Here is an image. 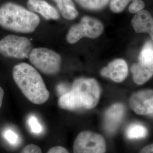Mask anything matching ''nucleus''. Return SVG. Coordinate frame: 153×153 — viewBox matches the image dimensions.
<instances>
[{
  "label": "nucleus",
  "mask_w": 153,
  "mask_h": 153,
  "mask_svg": "<svg viewBox=\"0 0 153 153\" xmlns=\"http://www.w3.org/2000/svg\"><path fill=\"white\" fill-rule=\"evenodd\" d=\"M100 93L95 79L79 78L73 82L71 89L60 96L58 105L61 109L69 111L93 109L98 104Z\"/></svg>",
  "instance_id": "f257e3e1"
},
{
  "label": "nucleus",
  "mask_w": 153,
  "mask_h": 153,
  "mask_svg": "<svg viewBox=\"0 0 153 153\" xmlns=\"http://www.w3.org/2000/svg\"><path fill=\"white\" fill-rule=\"evenodd\" d=\"M149 33H150V36H151V38L152 39V40H153V26H152V27L151 28V30H150V31H149Z\"/></svg>",
  "instance_id": "bb28decb"
},
{
  "label": "nucleus",
  "mask_w": 153,
  "mask_h": 153,
  "mask_svg": "<svg viewBox=\"0 0 153 153\" xmlns=\"http://www.w3.org/2000/svg\"><path fill=\"white\" fill-rule=\"evenodd\" d=\"M66 88H67V86L64 85V84H61V85H59L58 86L57 91H58L59 93L60 94L61 96L69 91Z\"/></svg>",
  "instance_id": "b1692460"
},
{
  "label": "nucleus",
  "mask_w": 153,
  "mask_h": 153,
  "mask_svg": "<svg viewBox=\"0 0 153 153\" xmlns=\"http://www.w3.org/2000/svg\"><path fill=\"white\" fill-rule=\"evenodd\" d=\"M28 123L31 131L33 133L39 134L43 131V127L35 116H31L29 117Z\"/></svg>",
  "instance_id": "6ab92c4d"
},
{
  "label": "nucleus",
  "mask_w": 153,
  "mask_h": 153,
  "mask_svg": "<svg viewBox=\"0 0 153 153\" xmlns=\"http://www.w3.org/2000/svg\"><path fill=\"white\" fill-rule=\"evenodd\" d=\"M131 1L133 0H111L110 2V8L114 13H120L124 10Z\"/></svg>",
  "instance_id": "a211bd4d"
},
{
  "label": "nucleus",
  "mask_w": 153,
  "mask_h": 153,
  "mask_svg": "<svg viewBox=\"0 0 153 153\" xmlns=\"http://www.w3.org/2000/svg\"><path fill=\"white\" fill-rule=\"evenodd\" d=\"M20 153H42V151L38 145L30 143L24 148Z\"/></svg>",
  "instance_id": "4be33fe9"
},
{
  "label": "nucleus",
  "mask_w": 153,
  "mask_h": 153,
  "mask_svg": "<svg viewBox=\"0 0 153 153\" xmlns=\"http://www.w3.org/2000/svg\"><path fill=\"white\" fill-rule=\"evenodd\" d=\"M30 62L46 75H55L60 71L61 57L54 51L46 48H36L30 52Z\"/></svg>",
  "instance_id": "20e7f679"
},
{
  "label": "nucleus",
  "mask_w": 153,
  "mask_h": 153,
  "mask_svg": "<svg viewBox=\"0 0 153 153\" xmlns=\"http://www.w3.org/2000/svg\"><path fill=\"white\" fill-rule=\"evenodd\" d=\"M4 97V91L2 88L0 87V108L2 106V102H3V99Z\"/></svg>",
  "instance_id": "a878e982"
},
{
  "label": "nucleus",
  "mask_w": 153,
  "mask_h": 153,
  "mask_svg": "<svg viewBox=\"0 0 153 153\" xmlns=\"http://www.w3.org/2000/svg\"><path fill=\"white\" fill-rule=\"evenodd\" d=\"M131 71L134 82L138 85H142L153 76V61L147 64L140 62L134 64L131 66Z\"/></svg>",
  "instance_id": "f8f14e48"
},
{
  "label": "nucleus",
  "mask_w": 153,
  "mask_h": 153,
  "mask_svg": "<svg viewBox=\"0 0 153 153\" xmlns=\"http://www.w3.org/2000/svg\"><path fill=\"white\" fill-rule=\"evenodd\" d=\"M103 30V25L99 20L91 16H83L81 22L70 28L66 40L70 44H74L83 37L97 38L101 35Z\"/></svg>",
  "instance_id": "39448f33"
},
{
  "label": "nucleus",
  "mask_w": 153,
  "mask_h": 153,
  "mask_svg": "<svg viewBox=\"0 0 153 153\" xmlns=\"http://www.w3.org/2000/svg\"><path fill=\"white\" fill-rule=\"evenodd\" d=\"M145 6V4L142 0H133L129 7V11L131 13H137L141 11Z\"/></svg>",
  "instance_id": "412c9836"
},
{
  "label": "nucleus",
  "mask_w": 153,
  "mask_h": 153,
  "mask_svg": "<svg viewBox=\"0 0 153 153\" xmlns=\"http://www.w3.org/2000/svg\"><path fill=\"white\" fill-rule=\"evenodd\" d=\"M82 7L90 10H99L103 9L110 0H75Z\"/></svg>",
  "instance_id": "dca6fc26"
},
{
  "label": "nucleus",
  "mask_w": 153,
  "mask_h": 153,
  "mask_svg": "<svg viewBox=\"0 0 153 153\" xmlns=\"http://www.w3.org/2000/svg\"><path fill=\"white\" fill-rule=\"evenodd\" d=\"M125 112L124 106L121 103L111 105L104 114V129L109 134L114 133L120 124Z\"/></svg>",
  "instance_id": "1a4fd4ad"
},
{
  "label": "nucleus",
  "mask_w": 153,
  "mask_h": 153,
  "mask_svg": "<svg viewBox=\"0 0 153 153\" xmlns=\"http://www.w3.org/2000/svg\"><path fill=\"white\" fill-rule=\"evenodd\" d=\"M4 137L11 145H16L19 143V138L16 132L10 129H6L4 132Z\"/></svg>",
  "instance_id": "aec40b11"
},
{
  "label": "nucleus",
  "mask_w": 153,
  "mask_h": 153,
  "mask_svg": "<svg viewBox=\"0 0 153 153\" xmlns=\"http://www.w3.org/2000/svg\"><path fill=\"white\" fill-rule=\"evenodd\" d=\"M32 49L31 42L24 36L9 35L0 40V53L6 57L17 59L27 58Z\"/></svg>",
  "instance_id": "423d86ee"
},
{
  "label": "nucleus",
  "mask_w": 153,
  "mask_h": 153,
  "mask_svg": "<svg viewBox=\"0 0 153 153\" xmlns=\"http://www.w3.org/2000/svg\"><path fill=\"white\" fill-rule=\"evenodd\" d=\"M140 153H153V143L143 148Z\"/></svg>",
  "instance_id": "393cba45"
},
{
  "label": "nucleus",
  "mask_w": 153,
  "mask_h": 153,
  "mask_svg": "<svg viewBox=\"0 0 153 153\" xmlns=\"http://www.w3.org/2000/svg\"><path fill=\"white\" fill-rule=\"evenodd\" d=\"M62 16L65 19L71 21L78 16L74 4L71 0H53Z\"/></svg>",
  "instance_id": "4468645a"
},
{
  "label": "nucleus",
  "mask_w": 153,
  "mask_h": 153,
  "mask_svg": "<svg viewBox=\"0 0 153 153\" xmlns=\"http://www.w3.org/2000/svg\"><path fill=\"white\" fill-rule=\"evenodd\" d=\"M128 73V65L123 59H116L111 61L100 71L102 76L109 78L116 82L123 81Z\"/></svg>",
  "instance_id": "9d476101"
},
{
  "label": "nucleus",
  "mask_w": 153,
  "mask_h": 153,
  "mask_svg": "<svg viewBox=\"0 0 153 153\" xmlns=\"http://www.w3.org/2000/svg\"><path fill=\"white\" fill-rule=\"evenodd\" d=\"M129 105L138 115L153 114V90H145L134 93L129 99Z\"/></svg>",
  "instance_id": "6e6552de"
},
{
  "label": "nucleus",
  "mask_w": 153,
  "mask_h": 153,
  "mask_svg": "<svg viewBox=\"0 0 153 153\" xmlns=\"http://www.w3.org/2000/svg\"><path fill=\"white\" fill-rule=\"evenodd\" d=\"M13 77L24 96L31 103L42 104L48 100L49 93L44 81L32 66L25 62L14 66Z\"/></svg>",
  "instance_id": "f03ea898"
},
{
  "label": "nucleus",
  "mask_w": 153,
  "mask_h": 153,
  "mask_svg": "<svg viewBox=\"0 0 153 153\" xmlns=\"http://www.w3.org/2000/svg\"><path fill=\"white\" fill-rule=\"evenodd\" d=\"M106 150L104 137L93 131L80 132L73 143V153H105Z\"/></svg>",
  "instance_id": "0eeeda50"
},
{
  "label": "nucleus",
  "mask_w": 153,
  "mask_h": 153,
  "mask_svg": "<svg viewBox=\"0 0 153 153\" xmlns=\"http://www.w3.org/2000/svg\"><path fill=\"white\" fill-rule=\"evenodd\" d=\"M40 22L39 16L31 10L13 2H7L0 7V26L16 33L33 32Z\"/></svg>",
  "instance_id": "7ed1b4c3"
},
{
  "label": "nucleus",
  "mask_w": 153,
  "mask_h": 153,
  "mask_svg": "<svg viewBox=\"0 0 153 153\" xmlns=\"http://www.w3.org/2000/svg\"><path fill=\"white\" fill-rule=\"evenodd\" d=\"M140 62L147 64L153 61V44L150 41L146 43L139 56Z\"/></svg>",
  "instance_id": "f3484780"
},
{
  "label": "nucleus",
  "mask_w": 153,
  "mask_h": 153,
  "mask_svg": "<svg viewBox=\"0 0 153 153\" xmlns=\"http://www.w3.org/2000/svg\"><path fill=\"white\" fill-rule=\"evenodd\" d=\"M131 25L136 33H149L153 26V16L146 10L139 11L132 19Z\"/></svg>",
  "instance_id": "ddd939ff"
},
{
  "label": "nucleus",
  "mask_w": 153,
  "mask_h": 153,
  "mask_svg": "<svg viewBox=\"0 0 153 153\" xmlns=\"http://www.w3.org/2000/svg\"><path fill=\"white\" fill-rule=\"evenodd\" d=\"M27 6L30 10L38 13L47 20L60 18L58 10L44 0H28Z\"/></svg>",
  "instance_id": "9b49d317"
},
{
  "label": "nucleus",
  "mask_w": 153,
  "mask_h": 153,
  "mask_svg": "<svg viewBox=\"0 0 153 153\" xmlns=\"http://www.w3.org/2000/svg\"><path fill=\"white\" fill-rule=\"evenodd\" d=\"M47 153H69L68 150L62 146H55L51 148Z\"/></svg>",
  "instance_id": "5701e85b"
},
{
  "label": "nucleus",
  "mask_w": 153,
  "mask_h": 153,
  "mask_svg": "<svg viewBox=\"0 0 153 153\" xmlns=\"http://www.w3.org/2000/svg\"><path fill=\"white\" fill-rule=\"evenodd\" d=\"M148 134L145 126L138 123H134L129 126L126 131V136L129 139H140L146 137Z\"/></svg>",
  "instance_id": "2eb2a0df"
}]
</instances>
